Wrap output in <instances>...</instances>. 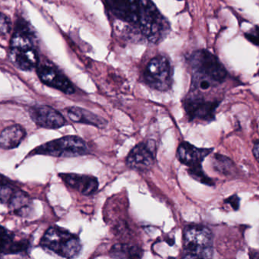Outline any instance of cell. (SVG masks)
<instances>
[{
  "mask_svg": "<svg viewBox=\"0 0 259 259\" xmlns=\"http://www.w3.org/2000/svg\"><path fill=\"white\" fill-rule=\"evenodd\" d=\"M220 101H206L200 97H190L184 101V108L189 119L198 120H213Z\"/></svg>",
  "mask_w": 259,
  "mask_h": 259,
  "instance_id": "12",
  "label": "cell"
},
{
  "mask_svg": "<svg viewBox=\"0 0 259 259\" xmlns=\"http://www.w3.org/2000/svg\"><path fill=\"white\" fill-rule=\"evenodd\" d=\"M10 57L12 63L21 70L31 71L38 66L35 36L24 21L18 22L15 28L10 44Z\"/></svg>",
  "mask_w": 259,
  "mask_h": 259,
  "instance_id": "1",
  "label": "cell"
},
{
  "mask_svg": "<svg viewBox=\"0 0 259 259\" xmlns=\"http://www.w3.org/2000/svg\"><path fill=\"white\" fill-rule=\"evenodd\" d=\"M191 69L193 72L192 80L204 79L213 85L221 84L227 77V71L219 59L206 50H199L191 55Z\"/></svg>",
  "mask_w": 259,
  "mask_h": 259,
  "instance_id": "4",
  "label": "cell"
},
{
  "mask_svg": "<svg viewBox=\"0 0 259 259\" xmlns=\"http://www.w3.org/2000/svg\"><path fill=\"white\" fill-rule=\"evenodd\" d=\"M138 28L148 41L158 44L169 34L170 25L151 0H141Z\"/></svg>",
  "mask_w": 259,
  "mask_h": 259,
  "instance_id": "2",
  "label": "cell"
},
{
  "mask_svg": "<svg viewBox=\"0 0 259 259\" xmlns=\"http://www.w3.org/2000/svg\"><path fill=\"white\" fill-rule=\"evenodd\" d=\"M40 245L45 251L66 258L78 257L82 248L76 235L57 226L50 227L45 232Z\"/></svg>",
  "mask_w": 259,
  "mask_h": 259,
  "instance_id": "3",
  "label": "cell"
},
{
  "mask_svg": "<svg viewBox=\"0 0 259 259\" xmlns=\"http://www.w3.org/2000/svg\"><path fill=\"white\" fill-rule=\"evenodd\" d=\"M156 145L154 141L139 144L132 149L126 159L128 167L138 171H145L152 166L155 160Z\"/></svg>",
  "mask_w": 259,
  "mask_h": 259,
  "instance_id": "9",
  "label": "cell"
},
{
  "mask_svg": "<svg viewBox=\"0 0 259 259\" xmlns=\"http://www.w3.org/2000/svg\"><path fill=\"white\" fill-rule=\"evenodd\" d=\"M213 166L218 172L229 174L233 169V163L230 159L223 155L216 154L213 158Z\"/></svg>",
  "mask_w": 259,
  "mask_h": 259,
  "instance_id": "20",
  "label": "cell"
},
{
  "mask_svg": "<svg viewBox=\"0 0 259 259\" xmlns=\"http://www.w3.org/2000/svg\"><path fill=\"white\" fill-rule=\"evenodd\" d=\"M183 257L209 258L213 254V234L207 227L188 226L183 233Z\"/></svg>",
  "mask_w": 259,
  "mask_h": 259,
  "instance_id": "5",
  "label": "cell"
},
{
  "mask_svg": "<svg viewBox=\"0 0 259 259\" xmlns=\"http://www.w3.org/2000/svg\"><path fill=\"white\" fill-rule=\"evenodd\" d=\"M37 75L42 82L66 95H72L75 89L70 80L55 66L45 64L37 66Z\"/></svg>",
  "mask_w": 259,
  "mask_h": 259,
  "instance_id": "11",
  "label": "cell"
},
{
  "mask_svg": "<svg viewBox=\"0 0 259 259\" xmlns=\"http://www.w3.org/2000/svg\"><path fill=\"white\" fill-rule=\"evenodd\" d=\"M174 71L167 57L159 55L150 60L144 72L147 85L159 92H166L172 87Z\"/></svg>",
  "mask_w": 259,
  "mask_h": 259,
  "instance_id": "8",
  "label": "cell"
},
{
  "mask_svg": "<svg viewBox=\"0 0 259 259\" xmlns=\"http://www.w3.org/2000/svg\"><path fill=\"white\" fill-rule=\"evenodd\" d=\"M7 204L10 212L16 216L28 218L33 211V202L31 197L20 189H15Z\"/></svg>",
  "mask_w": 259,
  "mask_h": 259,
  "instance_id": "15",
  "label": "cell"
},
{
  "mask_svg": "<svg viewBox=\"0 0 259 259\" xmlns=\"http://www.w3.org/2000/svg\"><path fill=\"white\" fill-rule=\"evenodd\" d=\"M253 154H254V157L257 159V161L259 162V141H257L254 144V148H253Z\"/></svg>",
  "mask_w": 259,
  "mask_h": 259,
  "instance_id": "24",
  "label": "cell"
},
{
  "mask_svg": "<svg viewBox=\"0 0 259 259\" xmlns=\"http://www.w3.org/2000/svg\"><path fill=\"white\" fill-rule=\"evenodd\" d=\"M104 3L116 19L138 26L140 18L141 0H104Z\"/></svg>",
  "mask_w": 259,
  "mask_h": 259,
  "instance_id": "10",
  "label": "cell"
},
{
  "mask_svg": "<svg viewBox=\"0 0 259 259\" xmlns=\"http://www.w3.org/2000/svg\"><path fill=\"white\" fill-rule=\"evenodd\" d=\"M86 142L78 136H64L36 148L31 154H43L57 157H78L89 153Z\"/></svg>",
  "mask_w": 259,
  "mask_h": 259,
  "instance_id": "6",
  "label": "cell"
},
{
  "mask_svg": "<svg viewBox=\"0 0 259 259\" xmlns=\"http://www.w3.org/2000/svg\"><path fill=\"white\" fill-rule=\"evenodd\" d=\"M26 136V132L20 125H10L3 130L0 136V146L5 150L17 148Z\"/></svg>",
  "mask_w": 259,
  "mask_h": 259,
  "instance_id": "18",
  "label": "cell"
},
{
  "mask_svg": "<svg viewBox=\"0 0 259 259\" xmlns=\"http://www.w3.org/2000/svg\"><path fill=\"white\" fill-rule=\"evenodd\" d=\"M212 149L198 148L188 142L180 144L177 150V158L189 167V172L192 178L200 183L211 186V179L209 178L202 169V162L211 153Z\"/></svg>",
  "mask_w": 259,
  "mask_h": 259,
  "instance_id": "7",
  "label": "cell"
},
{
  "mask_svg": "<svg viewBox=\"0 0 259 259\" xmlns=\"http://www.w3.org/2000/svg\"><path fill=\"white\" fill-rule=\"evenodd\" d=\"M66 112L69 119L75 122L87 124L100 128H104L107 125L105 119L81 107H69L66 109Z\"/></svg>",
  "mask_w": 259,
  "mask_h": 259,
  "instance_id": "17",
  "label": "cell"
},
{
  "mask_svg": "<svg viewBox=\"0 0 259 259\" xmlns=\"http://www.w3.org/2000/svg\"><path fill=\"white\" fill-rule=\"evenodd\" d=\"M33 122L41 128L57 130L64 126L66 120L63 115L50 106H35L29 110Z\"/></svg>",
  "mask_w": 259,
  "mask_h": 259,
  "instance_id": "13",
  "label": "cell"
},
{
  "mask_svg": "<svg viewBox=\"0 0 259 259\" xmlns=\"http://www.w3.org/2000/svg\"><path fill=\"white\" fill-rule=\"evenodd\" d=\"M245 37L253 45L259 47V27L255 26L250 32L245 33Z\"/></svg>",
  "mask_w": 259,
  "mask_h": 259,
  "instance_id": "22",
  "label": "cell"
},
{
  "mask_svg": "<svg viewBox=\"0 0 259 259\" xmlns=\"http://www.w3.org/2000/svg\"><path fill=\"white\" fill-rule=\"evenodd\" d=\"M31 244L27 239L16 240L15 235L10 230L1 228V254H25L29 250Z\"/></svg>",
  "mask_w": 259,
  "mask_h": 259,
  "instance_id": "16",
  "label": "cell"
},
{
  "mask_svg": "<svg viewBox=\"0 0 259 259\" xmlns=\"http://www.w3.org/2000/svg\"><path fill=\"white\" fill-rule=\"evenodd\" d=\"M59 176L68 186L86 196L93 195L98 190V179L93 176L76 174H60Z\"/></svg>",
  "mask_w": 259,
  "mask_h": 259,
  "instance_id": "14",
  "label": "cell"
},
{
  "mask_svg": "<svg viewBox=\"0 0 259 259\" xmlns=\"http://www.w3.org/2000/svg\"><path fill=\"white\" fill-rule=\"evenodd\" d=\"M110 254L116 258H139L142 256V251L138 247L119 243L112 247Z\"/></svg>",
  "mask_w": 259,
  "mask_h": 259,
  "instance_id": "19",
  "label": "cell"
},
{
  "mask_svg": "<svg viewBox=\"0 0 259 259\" xmlns=\"http://www.w3.org/2000/svg\"><path fill=\"white\" fill-rule=\"evenodd\" d=\"M11 25L12 23L10 18L7 15L2 13L1 19H0V31H1V35L4 36L8 34L10 31H11Z\"/></svg>",
  "mask_w": 259,
  "mask_h": 259,
  "instance_id": "21",
  "label": "cell"
},
{
  "mask_svg": "<svg viewBox=\"0 0 259 259\" xmlns=\"http://www.w3.org/2000/svg\"><path fill=\"white\" fill-rule=\"evenodd\" d=\"M257 75H258V76H259V70H258V72H257Z\"/></svg>",
  "mask_w": 259,
  "mask_h": 259,
  "instance_id": "25",
  "label": "cell"
},
{
  "mask_svg": "<svg viewBox=\"0 0 259 259\" xmlns=\"http://www.w3.org/2000/svg\"><path fill=\"white\" fill-rule=\"evenodd\" d=\"M226 202L230 204L232 206L233 209L235 210H238L239 206V198H238L236 195H233V196L230 197L228 199L226 200Z\"/></svg>",
  "mask_w": 259,
  "mask_h": 259,
  "instance_id": "23",
  "label": "cell"
}]
</instances>
